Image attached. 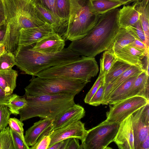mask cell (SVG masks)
Instances as JSON below:
<instances>
[{
	"label": "cell",
	"mask_w": 149,
	"mask_h": 149,
	"mask_svg": "<svg viewBox=\"0 0 149 149\" xmlns=\"http://www.w3.org/2000/svg\"><path fill=\"white\" fill-rule=\"evenodd\" d=\"M116 8L100 15L92 29L83 38L72 41L68 47L81 56L94 57L109 49L120 28Z\"/></svg>",
	"instance_id": "6da1fadb"
},
{
	"label": "cell",
	"mask_w": 149,
	"mask_h": 149,
	"mask_svg": "<svg viewBox=\"0 0 149 149\" xmlns=\"http://www.w3.org/2000/svg\"><path fill=\"white\" fill-rule=\"evenodd\" d=\"M3 1L7 26L2 44L5 45L7 52L14 53L19 46L22 29L38 27L46 23L38 14L31 0Z\"/></svg>",
	"instance_id": "7a4b0ae2"
},
{
	"label": "cell",
	"mask_w": 149,
	"mask_h": 149,
	"mask_svg": "<svg viewBox=\"0 0 149 149\" xmlns=\"http://www.w3.org/2000/svg\"><path fill=\"white\" fill-rule=\"evenodd\" d=\"M31 46L19 45L14 55L15 65L26 74L32 76L51 67L76 60L81 57L68 47L56 54H48L34 51Z\"/></svg>",
	"instance_id": "3957f363"
},
{
	"label": "cell",
	"mask_w": 149,
	"mask_h": 149,
	"mask_svg": "<svg viewBox=\"0 0 149 149\" xmlns=\"http://www.w3.org/2000/svg\"><path fill=\"white\" fill-rule=\"evenodd\" d=\"M24 96L27 104L19 111V120L22 121L35 117L54 119L60 113L75 104V95L73 94Z\"/></svg>",
	"instance_id": "277c9868"
},
{
	"label": "cell",
	"mask_w": 149,
	"mask_h": 149,
	"mask_svg": "<svg viewBox=\"0 0 149 149\" xmlns=\"http://www.w3.org/2000/svg\"><path fill=\"white\" fill-rule=\"evenodd\" d=\"M70 13L62 38L71 41L87 35L97 24L100 15L95 10L92 0H69Z\"/></svg>",
	"instance_id": "5b68a950"
},
{
	"label": "cell",
	"mask_w": 149,
	"mask_h": 149,
	"mask_svg": "<svg viewBox=\"0 0 149 149\" xmlns=\"http://www.w3.org/2000/svg\"><path fill=\"white\" fill-rule=\"evenodd\" d=\"M88 82L85 81L61 77H33L25 88V95L70 94L76 95Z\"/></svg>",
	"instance_id": "8992f818"
},
{
	"label": "cell",
	"mask_w": 149,
	"mask_h": 149,
	"mask_svg": "<svg viewBox=\"0 0 149 149\" xmlns=\"http://www.w3.org/2000/svg\"><path fill=\"white\" fill-rule=\"evenodd\" d=\"M99 71L98 65L94 57L81 56L74 61L44 70L35 76L41 78L79 79L88 83L97 75Z\"/></svg>",
	"instance_id": "52a82bcc"
},
{
	"label": "cell",
	"mask_w": 149,
	"mask_h": 149,
	"mask_svg": "<svg viewBox=\"0 0 149 149\" xmlns=\"http://www.w3.org/2000/svg\"><path fill=\"white\" fill-rule=\"evenodd\" d=\"M118 123L106 120L97 125L87 130L81 149L111 148L108 146L113 142L119 127Z\"/></svg>",
	"instance_id": "ba28073f"
},
{
	"label": "cell",
	"mask_w": 149,
	"mask_h": 149,
	"mask_svg": "<svg viewBox=\"0 0 149 149\" xmlns=\"http://www.w3.org/2000/svg\"><path fill=\"white\" fill-rule=\"evenodd\" d=\"M149 102V100L139 96L129 97L110 105L106 113V120L120 123L126 118Z\"/></svg>",
	"instance_id": "9c48e42d"
},
{
	"label": "cell",
	"mask_w": 149,
	"mask_h": 149,
	"mask_svg": "<svg viewBox=\"0 0 149 149\" xmlns=\"http://www.w3.org/2000/svg\"><path fill=\"white\" fill-rule=\"evenodd\" d=\"M87 130L84 124L80 120L54 130L50 134L51 140L49 147L57 142L71 138H77L81 142L85 138Z\"/></svg>",
	"instance_id": "30bf717a"
},
{
	"label": "cell",
	"mask_w": 149,
	"mask_h": 149,
	"mask_svg": "<svg viewBox=\"0 0 149 149\" xmlns=\"http://www.w3.org/2000/svg\"><path fill=\"white\" fill-rule=\"evenodd\" d=\"M31 45V49L39 53L54 54L61 51L65 46L64 40L54 31Z\"/></svg>",
	"instance_id": "8fae6325"
},
{
	"label": "cell",
	"mask_w": 149,
	"mask_h": 149,
	"mask_svg": "<svg viewBox=\"0 0 149 149\" xmlns=\"http://www.w3.org/2000/svg\"><path fill=\"white\" fill-rule=\"evenodd\" d=\"M132 114L119 123L113 142L120 149H134Z\"/></svg>",
	"instance_id": "7c38bea8"
},
{
	"label": "cell",
	"mask_w": 149,
	"mask_h": 149,
	"mask_svg": "<svg viewBox=\"0 0 149 149\" xmlns=\"http://www.w3.org/2000/svg\"><path fill=\"white\" fill-rule=\"evenodd\" d=\"M132 114L134 149H140L142 143L149 136V118L143 116L141 107Z\"/></svg>",
	"instance_id": "4fadbf2b"
},
{
	"label": "cell",
	"mask_w": 149,
	"mask_h": 149,
	"mask_svg": "<svg viewBox=\"0 0 149 149\" xmlns=\"http://www.w3.org/2000/svg\"><path fill=\"white\" fill-rule=\"evenodd\" d=\"M53 31L52 26L46 23L38 27L22 28L20 31L19 45L27 46L33 45Z\"/></svg>",
	"instance_id": "5bb4252c"
},
{
	"label": "cell",
	"mask_w": 149,
	"mask_h": 149,
	"mask_svg": "<svg viewBox=\"0 0 149 149\" xmlns=\"http://www.w3.org/2000/svg\"><path fill=\"white\" fill-rule=\"evenodd\" d=\"M85 114L84 108L80 105L75 104L60 113L53 120V130L80 120Z\"/></svg>",
	"instance_id": "9a60e30c"
},
{
	"label": "cell",
	"mask_w": 149,
	"mask_h": 149,
	"mask_svg": "<svg viewBox=\"0 0 149 149\" xmlns=\"http://www.w3.org/2000/svg\"><path fill=\"white\" fill-rule=\"evenodd\" d=\"M114 53L117 59L145 70L144 64L146 56L149 55V53L135 49L129 45Z\"/></svg>",
	"instance_id": "2e32d148"
},
{
	"label": "cell",
	"mask_w": 149,
	"mask_h": 149,
	"mask_svg": "<svg viewBox=\"0 0 149 149\" xmlns=\"http://www.w3.org/2000/svg\"><path fill=\"white\" fill-rule=\"evenodd\" d=\"M54 119H44L35 123L26 131L24 139L29 147L35 144L44 134L53 130Z\"/></svg>",
	"instance_id": "e0dca14e"
},
{
	"label": "cell",
	"mask_w": 149,
	"mask_h": 149,
	"mask_svg": "<svg viewBox=\"0 0 149 149\" xmlns=\"http://www.w3.org/2000/svg\"><path fill=\"white\" fill-rule=\"evenodd\" d=\"M33 3L38 14L43 21L51 25L55 32L63 37L66 32V28L61 20L40 4Z\"/></svg>",
	"instance_id": "ac0fdd59"
},
{
	"label": "cell",
	"mask_w": 149,
	"mask_h": 149,
	"mask_svg": "<svg viewBox=\"0 0 149 149\" xmlns=\"http://www.w3.org/2000/svg\"><path fill=\"white\" fill-rule=\"evenodd\" d=\"M144 70L139 67L131 65L117 79L105 86L102 104L107 105L108 97L112 92L130 77L140 74Z\"/></svg>",
	"instance_id": "d6986e66"
},
{
	"label": "cell",
	"mask_w": 149,
	"mask_h": 149,
	"mask_svg": "<svg viewBox=\"0 0 149 149\" xmlns=\"http://www.w3.org/2000/svg\"><path fill=\"white\" fill-rule=\"evenodd\" d=\"M139 15V20L145 36V43L149 49V0H138L132 4Z\"/></svg>",
	"instance_id": "ffe728a7"
},
{
	"label": "cell",
	"mask_w": 149,
	"mask_h": 149,
	"mask_svg": "<svg viewBox=\"0 0 149 149\" xmlns=\"http://www.w3.org/2000/svg\"><path fill=\"white\" fill-rule=\"evenodd\" d=\"M142 97L149 100V74L143 70L138 76L130 88L128 97Z\"/></svg>",
	"instance_id": "44dd1931"
},
{
	"label": "cell",
	"mask_w": 149,
	"mask_h": 149,
	"mask_svg": "<svg viewBox=\"0 0 149 149\" xmlns=\"http://www.w3.org/2000/svg\"><path fill=\"white\" fill-rule=\"evenodd\" d=\"M139 74L130 77L112 92L108 97V105H112L128 98L129 90Z\"/></svg>",
	"instance_id": "7402d4cb"
},
{
	"label": "cell",
	"mask_w": 149,
	"mask_h": 149,
	"mask_svg": "<svg viewBox=\"0 0 149 149\" xmlns=\"http://www.w3.org/2000/svg\"><path fill=\"white\" fill-rule=\"evenodd\" d=\"M139 20V13L133 5H124L119 9L118 22L120 27L126 28L131 26Z\"/></svg>",
	"instance_id": "603a6c76"
},
{
	"label": "cell",
	"mask_w": 149,
	"mask_h": 149,
	"mask_svg": "<svg viewBox=\"0 0 149 149\" xmlns=\"http://www.w3.org/2000/svg\"><path fill=\"white\" fill-rule=\"evenodd\" d=\"M17 76V71L12 68L0 70V87L7 95L13 94Z\"/></svg>",
	"instance_id": "cb8c5ba5"
},
{
	"label": "cell",
	"mask_w": 149,
	"mask_h": 149,
	"mask_svg": "<svg viewBox=\"0 0 149 149\" xmlns=\"http://www.w3.org/2000/svg\"><path fill=\"white\" fill-rule=\"evenodd\" d=\"M135 39L130 29L120 27L109 50L114 53L132 43Z\"/></svg>",
	"instance_id": "d4e9b609"
},
{
	"label": "cell",
	"mask_w": 149,
	"mask_h": 149,
	"mask_svg": "<svg viewBox=\"0 0 149 149\" xmlns=\"http://www.w3.org/2000/svg\"><path fill=\"white\" fill-rule=\"evenodd\" d=\"M131 66L130 65L117 59L107 73L104 75L103 82L104 86L117 79Z\"/></svg>",
	"instance_id": "484cf974"
},
{
	"label": "cell",
	"mask_w": 149,
	"mask_h": 149,
	"mask_svg": "<svg viewBox=\"0 0 149 149\" xmlns=\"http://www.w3.org/2000/svg\"><path fill=\"white\" fill-rule=\"evenodd\" d=\"M92 3L95 10L99 15L125 5L124 3L116 0H92Z\"/></svg>",
	"instance_id": "4316f807"
},
{
	"label": "cell",
	"mask_w": 149,
	"mask_h": 149,
	"mask_svg": "<svg viewBox=\"0 0 149 149\" xmlns=\"http://www.w3.org/2000/svg\"><path fill=\"white\" fill-rule=\"evenodd\" d=\"M56 4L59 16L67 29L70 13L69 0H56Z\"/></svg>",
	"instance_id": "83f0119b"
},
{
	"label": "cell",
	"mask_w": 149,
	"mask_h": 149,
	"mask_svg": "<svg viewBox=\"0 0 149 149\" xmlns=\"http://www.w3.org/2000/svg\"><path fill=\"white\" fill-rule=\"evenodd\" d=\"M27 101L24 96H20L14 94L8 106L12 114L15 115L19 114V111L27 105Z\"/></svg>",
	"instance_id": "f1b7e54d"
},
{
	"label": "cell",
	"mask_w": 149,
	"mask_h": 149,
	"mask_svg": "<svg viewBox=\"0 0 149 149\" xmlns=\"http://www.w3.org/2000/svg\"><path fill=\"white\" fill-rule=\"evenodd\" d=\"M117 59L112 51L109 49L105 51L100 60V70L104 75L107 73Z\"/></svg>",
	"instance_id": "f546056e"
},
{
	"label": "cell",
	"mask_w": 149,
	"mask_h": 149,
	"mask_svg": "<svg viewBox=\"0 0 149 149\" xmlns=\"http://www.w3.org/2000/svg\"><path fill=\"white\" fill-rule=\"evenodd\" d=\"M0 149H14L9 126L0 132Z\"/></svg>",
	"instance_id": "4dcf8cb0"
},
{
	"label": "cell",
	"mask_w": 149,
	"mask_h": 149,
	"mask_svg": "<svg viewBox=\"0 0 149 149\" xmlns=\"http://www.w3.org/2000/svg\"><path fill=\"white\" fill-rule=\"evenodd\" d=\"M15 65V56L13 53L6 52L0 56V70L11 68Z\"/></svg>",
	"instance_id": "1f68e13d"
},
{
	"label": "cell",
	"mask_w": 149,
	"mask_h": 149,
	"mask_svg": "<svg viewBox=\"0 0 149 149\" xmlns=\"http://www.w3.org/2000/svg\"><path fill=\"white\" fill-rule=\"evenodd\" d=\"M8 125L9 127L19 135L24 142L26 143L24 135V124L22 121L15 118H10Z\"/></svg>",
	"instance_id": "d6a6232c"
},
{
	"label": "cell",
	"mask_w": 149,
	"mask_h": 149,
	"mask_svg": "<svg viewBox=\"0 0 149 149\" xmlns=\"http://www.w3.org/2000/svg\"><path fill=\"white\" fill-rule=\"evenodd\" d=\"M104 74L101 71L99 76L92 87L87 93L84 99L85 103L88 104L90 100L102 83Z\"/></svg>",
	"instance_id": "836d02e7"
},
{
	"label": "cell",
	"mask_w": 149,
	"mask_h": 149,
	"mask_svg": "<svg viewBox=\"0 0 149 149\" xmlns=\"http://www.w3.org/2000/svg\"><path fill=\"white\" fill-rule=\"evenodd\" d=\"M11 114L7 106L0 105V129L1 130L7 126Z\"/></svg>",
	"instance_id": "e575fe53"
},
{
	"label": "cell",
	"mask_w": 149,
	"mask_h": 149,
	"mask_svg": "<svg viewBox=\"0 0 149 149\" xmlns=\"http://www.w3.org/2000/svg\"><path fill=\"white\" fill-rule=\"evenodd\" d=\"M14 149H29L30 148L24 143L21 137L9 127Z\"/></svg>",
	"instance_id": "d590c367"
},
{
	"label": "cell",
	"mask_w": 149,
	"mask_h": 149,
	"mask_svg": "<svg viewBox=\"0 0 149 149\" xmlns=\"http://www.w3.org/2000/svg\"><path fill=\"white\" fill-rule=\"evenodd\" d=\"M127 28L131 31L136 39L145 43L144 32L139 20L134 24Z\"/></svg>",
	"instance_id": "8d00e7d4"
},
{
	"label": "cell",
	"mask_w": 149,
	"mask_h": 149,
	"mask_svg": "<svg viewBox=\"0 0 149 149\" xmlns=\"http://www.w3.org/2000/svg\"><path fill=\"white\" fill-rule=\"evenodd\" d=\"M105 89L103 82L90 100L88 104L97 106L102 104L103 100Z\"/></svg>",
	"instance_id": "74e56055"
},
{
	"label": "cell",
	"mask_w": 149,
	"mask_h": 149,
	"mask_svg": "<svg viewBox=\"0 0 149 149\" xmlns=\"http://www.w3.org/2000/svg\"><path fill=\"white\" fill-rule=\"evenodd\" d=\"M49 132L43 135L35 144L30 148L31 149H48L51 142Z\"/></svg>",
	"instance_id": "f35d334b"
},
{
	"label": "cell",
	"mask_w": 149,
	"mask_h": 149,
	"mask_svg": "<svg viewBox=\"0 0 149 149\" xmlns=\"http://www.w3.org/2000/svg\"><path fill=\"white\" fill-rule=\"evenodd\" d=\"M31 1L33 3L40 4L46 9L51 11L60 18L56 8V0H31Z\"/></svg>",
	"instance_id": "ab89813d"
},
{
	"label": "cell",
	"mask_w": 149,
	"mask_h": 149,
	"mask_svg": "<svg viewBox=\"0 0 149 149\" xmlns=\"http://www.w3.org/2000/svg\"><path fill=\"white\" fill-rule=\"evenodd\" d=\"M79 140L75 138L67 139L65 149H81Z\"/></svg>",
	"instance_id": "60d3db41"
},
{
	"label": "cell",
	"mask_w": 149,
	"mask_h": 149,
	"mask_svg": "<svg viewBox=\"0 0 149 149\" xmlns=\"http://www.w3.org/2000/svg\"><path fill=\"white\" fill-rule=\"evenodd\" d=\"M129 45L137 49L149 53V49L147 47L145 43L139 40L135 39L133 42Z\"/></svg>",
	"instance_id": "b9f144b4"
},
{
	"label": "cell",
	"mask_w": 149,
	"mask_h": 149,
	"mask_svg": "<svg viewBox=\"0 0 149 149\" xmlns=\"http://www.w3.org/2000/svg\"><path fill=\"white\" fill-rule=\"evenodd\" d=\"M13 94L7 95L0 87V105H3L8 106Z\"/></svg>",
	"instance_id": "7bdbcfd3"
},
{
	"label": "cell",
	"mask_w": 149,
	"mask_h": 149,
	"mask_svg": "<svg viewBox=\"0 0 149 149\" xmlns=\"http://www.w3.org/2000/svg\"><path fill=\"white\" fill-rule=\"evenodd\" d=\"M6 20L0 24V44H2L7 29Z\"/></svg>",
	"instance_id": "ee69618b"
},
{
	"label": "cell",
	"mask_w": 149,
	"mask_h": 149,
	"mask_svg": "<svg viewBox=\"0 0 149 149\" xmlns=\"http://www.w3.org/2000/svg\"><path fill=\"white\" fill-rule=\"evenodd\" d=\"M67 139L57 142L48 148V149H65Z\"/></svg>",
	"instance_id": "f6af8a7d"
},
{
	"label": "cell",
	"mask_w": 149,
	"mask_h": 149,
	"mask_svg": "<svg viewBox=\"0 0 149 149\" xmlns=\"http://www.w3.org/2000/svg\"><path fill=\"white\" fill-rule=\"evenodd\" d=\"M6 20V13L3 1L0 0V24Z\"/></svg>",
	"instance_id": "bcb514c9"
},
{
	"label": "cell",
	"mask_w": 149,
	"mask_h": 149,
	"mask_svg": "<svg viewBox=\"0 0 149 149\" xmlns=\"http://www.w3.org/2000/svg\"><path fill=\"white\" fill-rule=\"evenodd\" d=\"M149 149V136H148L142 143L140 149Z\"/></svg>",
	"instance_id": "7dc6e473"
},
{
	"label": "cell",
	"mask_w": 149,
	"mask_h": 149,
	"mask_svg": "<svg viewBox=\"0 0 149 149\" xmlns=\"http://www.w3.org/2000/svg\"><path fill=\"white\" fill-rule=\"evenodd\" d=\"M6 52L7 51L5 45L3 44H0V56Z\"/></svg>",
	"instance_id": "c3c4849f"
},
{
	"label": "cell",
	"mask_w": 149,
	"mask_h": 149,
	"mask_svg": "<svg viewBox=\"0 0 149 149\" xmlns=\"http://www.w3.org/2000/svg\"><path fill=\"white\" fill-rule=\"evenodd\" d=\"M121 2L125 4V5L129 4L132 2H134L138 0H116Z\"/></svg>",
	"instance_id": "681fc988"
},
{
	"label": "cell",
	"mask_w": 149,
	"mask_h": 149,
	"mask_svg": "<svg viewBox=\"0 0 149 149\" xmlns=\"http://www.w3.org/2000/svg\"><path fill=\"white\" fill-rule=\"evenodd\" d=\"M1 129H0V132H1Z\"/></svg>",
	"instance_id": "f907efd6"
},
{
	"label": "cell",
	"mask_w": 149,
	"mask_h": 149,
	"mask_svg": "<svg viewBox=\"0 0 149 149\" xmlns=\"http://www.w3.org/2000/svg\"></svg>",
	"instance_id": "816d5d0a"
}]
</instances>
